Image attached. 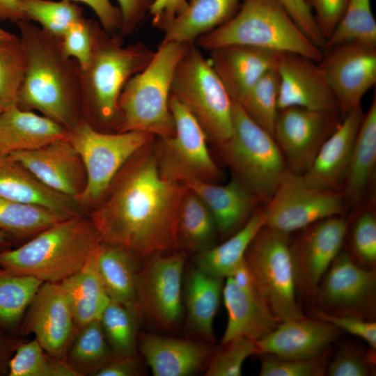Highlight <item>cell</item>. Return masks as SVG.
<instances>
[{"label": "cell", "instance_id": "c3c4849f", "mask_svg": "<svg viewBox=\"0 0 376 376\" xmlns=\"http://www.w3.org/2000/svg\"><path fill=\"white\" fill-rule=\"evenodd\" d=\"M375 350L363 352L355 346H344L329 361L325 375L329 376H369L375 371Z\"/></svg>", "mask_w": 376, "mask_h": 376}, {"label": "cell", "instance_id": "d4e9b609", "mask_svg": "<svg viewBox=\"0 0 376 376\" xmlns=\"http://www.w3.org/2000/svg\"><path fill=\"white\" fill-rule=\"evenodd\" d=\"M363 114L359 105L342 118L321 146L308 170L301 175L307 184L340 191Z\"/></svg>", "mask_w": 376, "mask_h": 376}, {"label": "cell", "instance_id": "94428289", "mask_svg": "<svg viewBox=\"0 0 376 376\" xmlns=\"http://www.w3.org/2000/svg\"><path fill=\"white\" fill-rule=\"evenodd\" d=\"M12 240L9 235L0 231V252L9 249Z\"/></svg>", "mask_w": 376, "mask_h": 376}, {"label": "cell", "instance_id": "6da1fadb", "mask_svg": "<svg viewBox=\"0 0 376 376\" xmlns=\"http://www.w3.org/2000/svg\"><path fill=\"white\" fill-rule=\"evenodd\" d=\"M186 190L162 174L153 139L122 167L90 220L102 242L123 246L138 257L178 251L179 211Z\"/></svg>", "mask_w": 376, "mask_h": 376}, {"label": "cell", "instance_id": "9c48e42d", "mask_svg": "<svg viewBox=\"0 0 376 376\" xmlns=\"http://www.w3.org/2000/svg\"><path fill=\"white\" fill-rule=\"evenodd\" d=\"M290 240L289 234L263 226L244 258L258 292L279 322L304 317L298 300Z\"/></svg>", "mask_w": 376, "mask_h": 376}, {"label": "cell", "instance_id": "d590c367", "mask_svg": "<svg viewBox=\"0 0 376 376\" xmlns=\"http://www.w3.org/2000/svg\"><path fill=\"white\" fill-rule=\"evenodd\" d=\"M43 281L13 274L0 266V329L13 336Z\"/></svg>", "mask_w": 376, "mask_h": 376}, {"label": "cell", "instance_id": "e575fe53", "mask_svg": "<svg viewBox=\"0 0 376 376\" xmlns=\"http://www.w3.org/2000/svg\"><path fill=\"white\" fill-rule=\"evenodd\" d=\"M219 233L215 219L207 206L187 188L182 199L178 217L180 249L198 253L213 245Z\"/></svg>", "mask_w": 376, "mask_h": 376}, {"label": "cell", "instance_id": "4fadbf2b", "mask_svg": "<svg viewBox=\"0 0 376 376\" xmlns=\"http://www.w3.org/2000/svg\"><path fill=\"white\" fill-rule=\"evenodd\" d=\"M187 253L182 250L146 258L136 282L143 318L164 330L175 329L182 315V276Z\"/></svg>", "mask_w": 376, "mask_h": 376}, {"label": "cell", "instance_id": "7402d4cb", "mask_svg": "<svg viewBox=\"0 0 376 376\" xmlns=\"http://www.w3.org/2000/svg\"><path fill=\"white\" fill-rule=\"evenodd\" d=\"M138 347L154 376H189L206 368L212 343L141 333Z\"/></svg>", "mask_w": 376, "mask_h": 376}, {"label": "cell", "instance_id": "d6a6232c", "mask_svg": "<svg viewBox=\"0 0 376 376\" xmlns=\"http://www.w3.org/2000/svg\"><path fill=\"white\" fill-rule=\"evenodd\" d=\"M97 248L79 270L59 283L69 301L76 329L100 320L110 300L97 269Z\"/></svg>", "mask_w": 376, "mask_h": 376}, {"label": "cell", "instance_id": "8992f818", "mask_svg": "<svg viewBox=\"0 0 376 376\" xmlns=\"http://www.w3.org/2000/svg\"><path fill=\"white\" fill-rule=\"evenodd\" d=\"M195 45L207 51L246 45L297 54L319 63L323 51L297 25L277 0H242L226 23L201 36Z\"/></svg>", "mask_w": 376, "mask_h": 376}, {"label": "cell", "instance_id": "ab89813d", "mask_svg": "<svg viewBox=\"0 0 376 376\" xmlns=\"http://www.w3.org/2000/svg\"><path fill=\"white\" fill-rule=\"evenodd\" d=\"M8 376H79L66 361L48 355L35 338L19 343L8 364Z\"/></svg>", "mask_w": 376, "mask_h": 376}, {"label": "cell", "instance_id": "be15d7a7", "mask_svg": "<svg viewBox=\"0 0 376 376\" xmlns=\"http://www.w3.org/2000/svg\"><path fill=\"white\" fill-rule=\"evenodd\" d=\"M1 110L0 109V113H1Z\"/></svg>", "mask_w": 376, "mask_h": 376}, {"label": "cell", "instance_id": "cb8c5ba5", "mask_svg": "<svg viewBox=\"0 0 376 376\" xmlns=\"http://www.w3.org/2000/svg\"><path fill=\"white\" fill-rule=\"evenodd\" d=\"M180 182L207 206L222 238L228 237L242 228L262 203L255 194L234 178L224 185L191 177Z\"/></svg>", "mask_w": 376, "mask_h": 376}, {"label": "cell", "instance_id": "d6986e66", "mask_svg": "<svg viewBox=\"0 0 376 376\" xmlns=\"http://www.w3.org/2000/svg\"><path fill=\"white\" fill-rule=\"evenodd\" d=\"M278 108L298 107L340 113L336 97L318 63L299 54H280Z\"/></svg>", "mask_w": 376, "mask_h": 376}, {"label": "cell", "instance_id": "11a10c76", "mask_svg": "<svg viewBox=\"0 0 376 376\" xmlns=\"http://www.w3.org/2000/svg\"><path fill=\"white\" fill-rule=\"evenodd\" d=\"M188 0H152L148 14L154 26L164 31L187 7Z\"/></svg>", "mask_w": 376, "mask_h": 376}, {"label": "cell", "instance_id": "ee69618b", "mask_svg": "<svg viewBox=\"0 0 376 376\" xmlns=\"http://www.w3.org/2000/svg\"><path fill=\"white\" fill-rule=\"evenodd\" d=\"M26 68L19 38L0 40V109L17 106V94Z\"/></svg>", "mask_w": 376, "mask_h": 376}, {"label": "cell", "instance_id": "ffe728a7", "mask_svg": "<svg viewBox=\"0 0 376 376\" xmlns=\"http://www.w3.org/2000/svg\"><path fill=\"white\" fill-rule=\"evenodd\" d=\"M8 155L46 186L76 201L86 187L83 162L68 138Z\"/></svg>", "mask_w": 376, "mask_h": 376}, {"label": "cell", "instance_id": "f5cc1de1", "mask_svg": "<svg viewBox=\"0 0 376 376\" xmlns=\"http://www.w3.org/2000/svg\"><path fill=\"white\" fill-rule=\"evenodd\" d=\"M315 11L318 26L326 40L341 19L348 0H306Z\"/></svg>", "mask_w": 376, "mask_h": 376}, {"label": "cell", "instance_id": "60d3db41", "mask_svg": "<svg viewBox=\"0 0 376 376\" xmlns=\"http://www.w3.org/2000/svg\"><path fill=\"white\" fill-rule=\"evenodd\" d=\"M351 41L376 45V22L370 0H348L341 19L322 49Z\"/></svg>", "mask_w": 376, "mask_h": 376}, {"label": "cell", "instance_id": "836d02e7", "mask_svg": "<svg viewBox=\"0 0 376 376\" xmlns=\"http://www.w3.org/2000/svg\"><path fill=\"white\" fill-rule=\"evenodd\" d=\"M265 222L263 209H258L242 228L221 244L196 253V267L212 276L223 279L230 276L244 260L249 246Z\"/></svg>", "mask_w": 376, "mask_h": 376}, {"label": "cell", "instance_id": "7c38bea8", "mask_svg": "<svg viewBox=\"0 0 376 376\" xmlns=\"http://www.w3.org/2000/svg\"><path fill=\"white\" fill-rule=\"evenodd\" d=\"M345 207L340 191L310 185L301 175L288 169L262 209L265 226L290 235L322 219L342 215Z\"/></svg>", "mask_w": 376, "mask_h": 376}, {"label": "cell", "instance_id": "2e32d148", "mask_svg": "<svg viewBox=\"0 0 376 376\" xmlns=\"http://www.w3.org/2000/svg\"><path fill=\"white\" fill-rule=\"evenodd\" d=\"M342 119L338 113L291 107L279 109L273 136L288 169L303 175Z\"/></svg>", "mask_w": 376, "mask_h": 376}, {"label": "cell", "instance_id": "484cf974", "mask_svg": "<svg viewBox=\"0 0 376 376\" xmlns=\"http://www.w3.org/2000/svg\"><path fill=\"white\" fill-rule=\"evenodd\" d=\"M222 296L228 321L221 343L243 336L257 341L279 324L256 288L244 290L230 276L226 278Z\"/></svg>", "mask_w": 376, "mask_h": 376}, {"label": "cell", "instance_id": "7dc6e473", "mask_svg": "<svg viewBox=\"0 0 376 376\" xmlns=\"http://www.w3.org/2000/svg\"><path fill=\"white\" fill-rule=\"evenodd\" d=\"M331 349L308 359H288L262 354L260 376H322L326 373Z\"/></svg>", "mask_w": 376, "mask_h": 376}, {"label": "cell", "instance_id": "83f0119b", "mask_svg": "<svg viewBox=\"0 0 376 376\" xmlns=\"http://www.w3.org/2000/svg\"><path fill=\"white\" fill-rule=\"evenodd\" d=\"M68 136L66 128L32 111L15 106L0 113V153L31 150Z\"/></svg>", "mask_w": 376, "mask_h": 376}, {"label": "cell", "instance_id": "e0dca14e", "mask_svg": "<svg viewBox=\"0 0 376 376\" xmlns=\"http://www.w3.org/2000/svg\"><path fill=\"white\" fill-rule=\"evenodd\" d=\"M322 51L318 64L343 118L361 105L364 94L376 83V45L351 41Z\"/></svg>", "mask_w": 376, "mask_h": 376}, {"label": "cell", "instance_id": "9f6ffc18", "mask_svg": "<svg viewBox=\"0 0 376 376\" xmlns=\"http://www.w3.org/2000/svg\"><path fill=\"white\" fill-rule=\"evenodd\" d=\"M143 374V363L136 354L127 357H114L93 375L138 376Z\"/></svg>", "mask_w": 376, "mask_h": 376}, {"label": "cell", "instance_id": "44dd1931", "mask_svg": "<svg viewBox=\"0 0 376 376\" xmlns=\"http://www.w3.org/2000/svg\"><path fill=\"white\" fill-rule=\"evenodd\" d=\"M324 320L305 318L279 322L276 328L256 341L258 354H269L288 359H308L328 350L343 334Z\"/></svg>", "mask_w": 376, "mask_h": 376}, {"label": "cell", "instance_id": "4dcf8cb0", "mask_svg": "<svg viewBox=\"0 0 376 376\" xmlns=\"http://www.w3.org/2000/svg\"><path fill=\"white\" fill-rule=\"evenodd\" d=\"M223 279L198 268L190 270L185 281L186 329L201 340L214 343L213 322L223 290Z\"/></svg>", "mask_w": 376, "mask_h": 376}, {"label": "cell", "instance_id": "816d5d0a", "mask_svg": "<svg viewBox=\"0 0 376 376\" xmlns=\"http://www.w3.org/2000/svg\"><path fill=\"white\" fill-rule=\"evenodd\" d=\"M297 25L317 46L322 49L325 39L306 0H277Z\"/></svg>", "mask_w": 376, "mask_h": 376}, {"label": "cell", "instance_id": "5b68a950", "mask_svg": "<svg viewBox=\"0 0 376 376\" xmlns=\"http://www.w3.org/2000/svg\"><path fill=\"white\" fill-rule=\"evenodd\" d=\"M162 41L149 63L125 85L118 101L117 132H148L173 136L175 123L169 100L175 69L189 45Z\"/></svg>", "mask_w": 376, "mask_h": 376}, {"label": "cell", "instance_id": "6125c7cd", "mask_svg": "<svg viewBox=\"0 0 376 376\" xmlns=\"http://www.w3.org/2000/svg\"><path fill=\"white\" fill-rule=\"evenodd\" d=\"M16 36H17L0 27V40L12 39L15 38Z\"/></svg>", "mask_w": 376, "mask_h": 376}, {"label": "cell", "instance_id": "30bf717a", "mask_svg": "<svg viewBox=\"0 0 376 376\" xmlns=\"http://www.w3.org/2000/svg\"><path fill=\"white\" fill-rule=\"evenodd\" d=\"M154 138L153 134L143 132L100 131L85 120L71 129L68 139L86 174V187L77 200L78 203L91 205L101 201L125 163Z\"/></svg>", "mask_w": 376, "mask_h": 376}, {"label": "cell", "instance_id": "f907efd6", "mask_svg": "<svg viewBox=\"0 0 376 376\" xmlns=\"http://www.w3.org/2000/svg\"><path fill=\"white\" fill-rule=\"evenodd\" d=\"M314 318L331 323L342 331L357 336L376 349V323L373 320L349 314H331L315 308Z\"/></svg>", "mask_w": 376, "mask_h": 376}, {"label": "cell", "instance_id": "1f68e13d", "mask_svg": "<svg viewBox=\"0 0 376 376\" xmlns=\"http://www.w3.org/2000/svg\"><path fill=\"white\" fill-rule=\"evenodd\" d=\"M242 0H188L184 11L164 31L162 41L194 44L228 21Z\"/></svg>", "mask_w": 376, "mask_h": 376}, {"label": "cell", "instance_id": "7bdbcfd3", "mask_svg": "<svg viewBox=\"0 0 376 376\" xmlns=\"http://www.w3.org/2000/svg\"><path fill=\"white\" fill-rule=\"evenodd\" d=\"M279 76L276 67L268 70L241 104L246 114L271 134L277 118Z\"/></svg>", "mask_w": 376, "mask_h": 376}, {"label": "cell", "instance_id": "74e56055", "mask_svg": "<svg viewBox=\"0 0 376 376\" xmlns=\"http://www.w3.org/2000/svg\"><path fill=\"white\" fill-rule=\"evenodd\" d=\"M65 218L41 206L0 196V231L13 240L36 235Z\"/></svg>", "mask_w": 376, "mask_h": 376}, {"label": "cell", "instance_id": "6f0895ef", "mask_svg": "<svg viewBox=\"0 0 376 376\" xmlns=\"http://www.w3.org/2000/svg\"><path fill=\"white\" fill-rule=\"evenodd\" d=\"M82 2L89 6L97 17L102 28L109 33L120 31L121 15L118 7L109 0H70Z\"/></svg>", "mask_w": 376, "mask_h": 376}, {"label": "cell", "instance_id": "52a82bcc", "mask_svg": "<svg viewBox=\"0 0 376 376\" xmlns=\"http://www.w3.org/2000/svg\"><path fill=\"white\" fill-rule=\"evenodd\" d=\"M217 146L233 178L267 202L288 169L273 135L233 100L231 135Z\"/></svg>", "mask_w": 376, "mask_h": 376}, {"label": "cell", "instance_id": "681fc988", "mask_svg": "<svg viewBox=\"0 0 376 376\" xmlns=\"http://www.w3.org/2000/svg\"><path fill=\"white\" fill-rule=\"evenodd\" d=\"M93 19L82 17L73 23L61 37L64 54L84 68L91 54V29Z\"/></svg>", "mask_w": 376, "mask_h": 376}, {"label": "cell", "instance_id": "5bb4252c", "mask_svg": "<svg viewBox=\"0 0 376 376\" xmlns=\"http://www.w3.org/2000/svg\"><path fill=\"white\" fill-rule=\"evenodd\" d=\"M314 303L331 314H349L373 320L376 306V272L340 251L320 280Z\"/></svg>", "mask_w": 376, "mask_h": 376}, {"label": "cell", "instance_id": "8d00e7d4", "mask_svg": "<svg viewBox=\"0 0 376 376\" xmlns=\"http://www.w3.org/2000/svg\"><path fill=\"white\" fill-rule=\"evenodd\" d=\"M114 357L97 320L76 330L65 359L79 375H93Z\"/></svg>", "mask_w": 376, "mask_h": 376}, {"label": "cell", "instance_id": "f546056e", "mask_svg": "<svg viewBox=\"0 0 376 376\" xmlns=\"http://www.w3.org/2000/svg\"><path fill=\"white\" fill-rule=\"evenodd\" d=\"M139 257L128 249L100 242L97 248V269L110 299L143 318L136 298Z\"/></svg>", "mask_w": 376, "mask_h": 376}, {"label": "cell", "instance_id": "f35d334b", "mask_svg": "<svg viewBox=\"0 0 376 376\" xmlns=\"http://www.w3.org/2000/svg\"><path fill=\"white\" fill-rule=\"evenodd\" d=\"M141 318L125 306L110 299L100 322L115 357L136 355L138 325Z\"/></svg>", "mask_w": 376, "mask_h": 376}, {"label": "cell", "instance_id": "603a6c76", "mask_svg": "<svg viewBox=\"0 0 376 376\" xmlns=\"http://www.w3.org/2000/svg\"><path fill=\"white\" fill-rule=\"evenodd\" d=\"M209 52L210 63L231 99L238 104L268 70L276 67L282 53L246 45L223 46Z\"/></svg>", "mask_w": 376, "mask_h": 376}, {"label": "cell", "instance_id": "db71d44e", "mask_svg": "<svg viewBox=\"0 0 376 376\" xmlns=\"http://www.w3.org/2000/svg\"><path fill=\"white\" fill-rule=\"evenodd\" d=\"M121 15L119 33L126 36L132 33L148 13L152 0H117Z\"/></svg>", "mask_w": 376, "mask_h": 376}, {"label": "cell", "instance_id": "277c9868", "mask_svg": "<svg viewBox=\"0 0 376 376\" xmlns=\"http://www.w3.org/2000/svg\"><path fill=\"white\" fill-rule=\"evenodd\" d=\"M100 242L90 219L72 216L23 245L0 252V266L15 274L60 283L83 267Z\"/></svg>", "mask_w": 376, "mask_h": 376}, {"label": "cell", "instance_id": "8fae6325", "mask_svg": "<svg viewBox=\"0 0 376 376\" xmlns=\"http://www.w3.org/2000/svg\"><path fill=\"white\" fill-rule=\"evenodd\" d=\"M169 107L175 134L171 137L159 138L155 143L162 174L180 182L191 177L216 183L222 178V173L208 150V139L204 130L172 94Z\"/></svg>", "mask_w": 376, "mask_h": 376}, {"label": "cell", "instance_id": "bcb514c9", "mask_svg": "<svg viewBox=\"0 0 376 376\" xmlns=\"http://www.w3.org/2000/svg\"><path fill=\"white\" fill-rule=\"evenodd\" d=\"M214 350L205 368L206 376H240L244 361L258 354L255 340L240 336Z\"/></svg>", "mask_w": 376, "mask_h": 376}, {"label": "cell", "instance_id": "3957f363", "mask_svg": "<svg viewBox=\"0 0 376 376\" xmlns=\"http://www.w3.org/2000/svg\"><path fill=\"white\" fill-rule=\"evenodd\" d=\"M91 54L87 65L79 66L84 119L101 131L118 122V101L128 80L141 72L155 52L143 42L123 45L119 33L107 32L97 20L91 29Z\"/></svg>", "mask_w": 376, "mask_h": 376}, {"label": "cell", "instance_id": "ba28073f", "mask_svg": "<svg viewBox=\"0 0 376 376\" xmlns=\"http://www.w3.org/2000/svg\"><path fill=\"white\" fill-rule=\"evenodd\" d=\"M171 94L195 117L207 139L217 146L226 141L233 130V100L195 43L175 69Z\"/></svg>", "mask_w": 376, "mask_h": 376}, {"label": "cell", "instance_id": "ac0fdd59", "mask_svg": "<svg viewBox=\"0 0 376 376\" xmlns=\"http://www.w3.org/2000/svg\"><path fill=\"white\" fill-rule=\"evenodd\" d=\"M76 330L69 301L60 283L43 282L25 312L19 332L33 334L48 355L66 361Z\"/></svg>", "mask_w": 376, "mask_h": 376}, {"label": "cell", "instance_id": "9a60e30c", "mask_svg": "<svg viewBox=\"0 0 376 376\" xmlns=\"http://www.w3.org/2000/svg\"><path fill=\"white\" fill-rule=\"evenodd\" d=\"M347 225L342 215L331 217L296 232L290 238L297 290L306 302L314 303L320 280L341 251Z\"/></svg>", "mask_w": 376, "mask_h": 376}, {"label": "cell", "instance_id": "91938a15", "mask_svg": "<svg viewBox=\"0 0 376 376\" xmlns=\"http://www.w3.org/2000/svg\"><path fill=\"white\" fill-rule=\"evenodd\" d=\"M26 19L19 0H0V21H11L16 23Z\"/></svg>", "mask_w": 376, "mask_h": 376}, {"label": "cell", "instance_id": "f1b7e54d", "mask_svg": "<svg viewBox=\"0 0 376 376\" xmlns=\"http://www.w3.org/2000/svg\"><path fill=\"white\" fill-rule=\"evenodd\" d=\"M376 164V97L359 127L340 189L346 206L360 205L373 180Z\"/></svg>", "mask_w": 376, "mask_h": 376}, {"label": "cell", "instance_id": "f6af8a7d", "mask_svg": "<svg viewBox=\"0 0 376 376\" xmlns=\"http://www.w3.org/2000/svg\"><path fill=\"white\" fill-rule=\"evenodd\" d=\"M372 200L357 213L350 229V255L361 265L376 263V217Z\"/></svg>", "mask_w": 376, "mask_h": 376}, {"label": "cell", "instance_id": "680465c9", "mask_svg": "<svg viewBox=\"0 0 376 376\" xmlns=\"http://www.w3.org/2000/svg\"><path fill=\"white\" fill-rule=\"evenodd\" d=\"M20 342L0 329V375L8 373V364Z\"/></svg>", "mask_w": 376, "mask_h": 376}, {"label": "cell", "instance_id": "4316f807", "mask_svg": "<svg viewBox=\"0 0 376 376\" xmlns=\"http://www.w3.org/2000/svg\"><path fill=\"white\" fill-rule=\"evenodd\" d=\"M0 196L41 206L65 217L79 215L76 200L46 186L8 154L0 153Z\"/></svg>", "mask_w": 376, "mask_h": 376}, {"label": "cell", "instance_id": "7a4b0ae2", "mask_svg": "<svg viewBox=\"0 0 376 376\" xmlns=\"http://www.w3.org/2000/svg\"><path fill=\"white\" fill-rule=\"evenodd\" d=\"M15 24L26 57L17 107L37 110L70 131L84 120L78 63L64 54L61 38L29 20Z\"/></svg>", "mask_w": 376, "mask_h": 376}, {"label": "cell", "instance_id": "b9f144b4", "mask_svg": "<svg viewBox=\"0 0 376 376\" xmlns=\"http://www.w3.org/2000/svg\"><path fill=\"white\" fill-rule=\"evenodd\" d=\"M26 19L33 20L52 35L61 38L67 29L84 17L83 9L70 0H19Z\"/></svg>", "mask_w": 376, "mask_h": 376}]
</instances>
